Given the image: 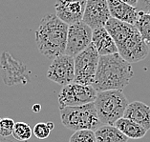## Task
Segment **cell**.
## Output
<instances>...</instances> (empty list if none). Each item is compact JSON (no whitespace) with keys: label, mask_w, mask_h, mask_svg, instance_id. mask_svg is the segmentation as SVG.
Instances as JSON below:
<instances>
[{"label":"cell","mask_w":150,"mask_h":142,"mask_svg":"<svg viewBox=\"0 0 150 142\" xmlns=\"http://www.w3.org/2000/svg\"><path fill=\"white\" fill-rule=\"evenodd\" d=\"M0 142H20V141H18L16 139H10L9 137H2V138H0Z\"/></svg>","instance_id":"cell-26"},{"label":"cell","mask_w":150,"mask_h":142,"mask_svg":"<svg viewBox=\"0 0 150 142\" xmlns=\"http://www.w3.org/2000/svg\"><path fill=\"white\" fill-rule=\"evenodd\" d=\"M97 142H127L128 137L114 125H101L94 131Z\"/></svg>","instance_id":"cell-17"},{"label":"cell","mask_w":150,"mask_h":142,"mask_svg":"<svg viewBox=\"0 0 150 142\" xmlns=\"http://www.w3.org/2000/svg\"><path fill=\"white\" fill-rule=\"evenodd\" d=\"M134 72L131 63L119 53L100 56L93 87L100 91L123 90L129 84Z\"/></svg>","instance_id":"cell-2"},{"label":"cell","mask_w":150,"mask_h":142,"mask_svg":"<svg viewBox=\"0 0 150 142\" xmlns=\"http://www.w3.org/2000/svg\"><path fill=\"white\" fill-rule=\"evenodd\" d=\"M33 136V130L31 126L25 122H16L14 125L13 136L14 139L20 142H26L31 139Z\"/></svg>","instance_id":"cell-19"},{"label":"cell","mask_w":150,"mask_h":142,"mask_svg":"<svg viewBox=\"0 0 150 142\" xmlns=\"http://www.w3.org/2000/svg\"><path fill=\"white\" fill-rule=\"evenodd\" d=\"M114 39L118 53L129 63H137L147 57L150 46L142 37L135 25L111 17L105 24Z\"/></svg>","instance_id":"cell-1"},{"label":"cell","mask_w":150,"mask_h":142,"mask_svg":"<svg viewBox=\"0 0 150 142\" xmlns=\"http://www.w3.org/2000/svg\"><path fill=\"white\" fill-rule=\"evenodd\" d=\"M98 54L93 43L74 57L75 80L74 82L83 85H93L96 76L98 61Z\"/></svg>","instance_id":"cell-6"},{"label":"cell","mask_w":150,"mask_h":142,"mask_svg":"<svg viewBox=\"0 0 150 142\" xmlns=\"http://www.w3.org/2000/svg\"><path fill=\"white\" fill-rule=\"evenodd\" d=\"M87 0H57L54 4L57 16L68 25L81 21Z\"/></svg>","instance_id":"cell-12"},{"label":"cell","mask_w":150,"mask_h":142,"mask_svg":"<svg viewBox=\"0 0 150 142\" xmlns=\"http://www.w3.org/2000/svg\"><path fill=\"white\" fill-rule=\"evenodd\" d=\"M114 126H116L124 136L131 139H140L147 133V130L144 129L142 126L133 120L123 117V116L117 120L114 123Z\"/></svg>","instance_id":"cell-16"},{"label":"cell","mask_w":150,"mask_h":142,"mask_svg":"<svg viewBox=\"0 0 150 142\" xmlns=\"http://www.w3.org/2000/svg\"><path fill=\"white\" fill-rule=\"evenodd\" d=\"M14 125H16V122L12 118H0V136L9 137L13 136Z\"/></svg>","instance_id":"cell-21"},{"label":"cell","mask_w":150,"mask_h":142,"mask_svg":"<svg viewBox=\"0 0 150 142\" xmlns=\"http://www.w3.org/2000/svg\"><path fill=\"white\" fill-rule=\"evenodd\" d=\"M122 1L125 2V3H127V4H129L131 6H135V7H136L138 5V3H139V0H122Z\"/></svg>","instance_id":"cell-24"},{"label":"cell","mask_w":150,"mask_h":142,"mask_svg":"<svg viewBox=\"0 0 150 142\" xmlns=\"http://www.w3.org/2000/svg\"><path fill=\"white\" fill-rule=\"evenodd\" d=\"M0 74L6 86L25 85L30 81L26 64L13 58L9 52H3L0 56Z\"/></svg>","instance_id":"cell-8"},{"label":"cell","mask_w":150,"mask_h":142,"mask_svg":"<svg viewBox=\"0 0 150 142\" xmlns=\"http://www.w3.org/2000/svg\"><path fill=\"white\" fill-rule=\"evenodd\" d=\"M94 103L102 125H114L117 120L123 116L129 104L122 90L100 91Z\"/></svg>","instance_id":"cell-4"},{"label":"cell","mask_w":150,"mask_h":142,"mask_svg":"<svg viewBox=\"0 0 150 142\" xmlns=\"http://www.w3.org/2000/svg\"><path fill=\"white\" fill-rule=\"evenodd\" d=\"M111 17L134 25L138 17V10L122 0H107Z\"/></svg>","instance_id":"cell-13"},{"label":"cell","mask_w":150,"mask_h":142,"mask_svg":"<svg viewBox=\"0 0 150 142\" xmlns=\"http://www.w3.org/2000/svg\"><path fill=\"white\" fill-rule=\"evenodd\" d=\"M33 133H34L35 137L38 138V139H46L50 136L51 130L48 125H47V123L40 122L35 124V126L34 127V130H33Z\"/></svg>","instance_id":"cell-22"},{"label":"cell","mask_w":150,"mask_h":142,"mask_svg":"<svg viewBox=\"0 0 150 142\" xmlns=\"http://www.w3.org/2000/svg\"><path fill=\"white\" fill-rule=\"evenodd\" d=\"M134 25L140 32L142 37L150 46V10L138 12V17Z\"/></svg>","instance_id":"cell-18"},{"label":"cell","mask_w":150,"mask_h":142,"mask_svg":"<svg viewBox=\"0 0 150 142\" xmlns=\"http://www.w3.org/2000/svg\"><path fill=\"white\" fill-rule=\"evenodd\" d=\"M47 77L60 86H66L75 80L74 57L66 53L54 57L47 72Z\"/></svg>","instance_id":"cell-10"},{"label":"cell","mask_w":150,"mask_h":142,"mask_svg":"<svg viewBox=\"0 0 150 142\" xmlns=\"http://www.w3.org/2000/svg\"><path fill=\"white\" fill-rule=\"evenodd\" d=\"M47 125H48V127L50 128V130L52 131L54 129V124L53 122H47Z\"/></svg>","instance_id":"cell-27"},{"label":"cell","mask_w":150,"mask_h":142,"mask_svg":"<svg viewBox=\"0 0 150 142\" xmlns=\"http://www.w3.org/2000/svg\"><path fill=\"white\" fill-rule=\"evenodd\" d=\"M59 110L62 124L74 132L80 130L95 131L102 125L94 102L81 106L64 107Z\"/></svg>","instance_id":"cell-5"},{"label":"cell","mask_w":150,"mask_h":142,"mask_svg":"<svg viewBox=\"0 0 150 142\" xmlns=\"http://www.w3.org/2000/svg\"><path fill=\"white\" fill-rule=\"evenodd\" d=\"M93 30L83 21L69 25L65 53L75 57L92 43Z\"/></svg>","instance_id":"cell-9"},{"label":"cell","mask_w":150,"mask_h":142,"mask_svg":"<svg viewBox=\"0 0 150 142\" xmlns=\"http://www.w3.org/2000/svg\"><path fill=\"white\" fill-rule=\"evenodd\" d=\"M68 27L69 25L59 19L56 13L43 16L35 32V43L39 53L49 59L65 53Z\"/></svg>","instance_id":"cell-3"},{"label":"cell","mask_w":150,"mask_h":142,"mask_svg":"<svg viewBox=\"0 0 150 142\" xmlns=\"http://www.w3.org/2000/svg\"><path fill=\"white\" fill-rule=\"evenodd\" d=\"M142 11H148L150 10V0H139V3Z\"/></svg>","instance_id":"cell-23"},{"label":"cell","mask_w":150,"mask_h":142,"mask_svg":"<svg viewBox=\"0 0 150 142\" xmlns=\"http://www.w3.org/2000/svg\"><path fill=\"white\" fill-rule=\"evenodd\" d=\"M69 142H97V139L94 131L80 130L72 134Z\"/></svg>","instance_id":"cell-20"},{"label":"cell","mask_w":150,"mask_h":142,"mask_svg":"<svg viewBox=\"0 0 150 142\" xmlns=\"http://www.w3.org/2000/svg\"><path fill=\"white\" fill-rule=\"evenodd\" d=\"M32 110L34 112H40V110H41V105L40 104H35L34 106H33Z\"/></svg>","instance_id":"cell-25"},{"label":"cell","mask_w":150,"mask_h":142,"mask_svg":"<svg viewBox=\"0 0 150 142\" xmlns=\"http://www.w3.org/2000/svg\"><path fill=\"white\" fill-rule=\"evenodd\" d=\"M92 43L100 56H107L118 53L114 39L105 27H98L93 30Z\"/></svg>","instance_id":"cell-14"},{"label":"cell","mask_w":150,"mask_h":142,"mask_svg":"<svg viewBox=\"0 0 150 142\" xmlns=\"http://www.w3.org/2000/svg\"><path fill=\"white\" fill-rule=\"evenodd\" d=\"M111 18L107 0H87L82 21L94 30L98 27H105Z\"/></svg>","instance_id":"cell-11"},{"label":"cell","mask_w":150,"mask_h":142,"mask_svg":"<svg viewBox=\"0 0 150 142\" xmlns=\"http://www.w3.org/2000/svg\"><path fill=\"white\" fill-rule=\"evenodd\" d=\"M123 117L131 119L146 130H150V107L141 101H134L127 105Z\"/></svg>","instance_id":"cell-15"},{"label":"cell","mask_w":150,"mask_h":142,"mask_svg":"<svg viewBox=\"0 0 150 142\" xmlns=\"http://www.w3.org/2000/svg\"><path fill=\"white\" fill-rule=\"evenodd\" d=\"M97 90L93 85H83L72 82L63 88L58 94L59 109L71 106H81L96 100Z\"/></svg>","instance_id":"cell-7"}]
</instances>
